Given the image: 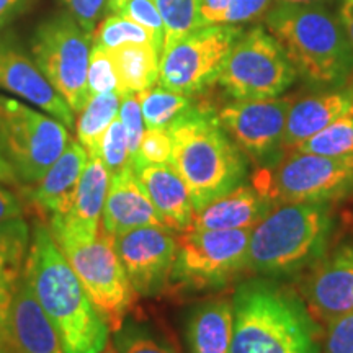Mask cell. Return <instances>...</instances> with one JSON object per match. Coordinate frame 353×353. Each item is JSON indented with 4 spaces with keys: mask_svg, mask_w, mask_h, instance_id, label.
I'll return each mask as SVG.
<instances>
[{
    "mask_svg": "<svg viewBox=\"0 0 353 353\" xmlns=\"http://www.w3.org/2000/svg\"><path fill=\"white\" fill-rule=\"evenodd\" d=\"M59 2L64 6L65 12L70 13L88 33L94 32L99 21L103 19L108 6V0H59Z\"/></svg>",
    "mask_w": 353,
    "mask_h": 353,
    "instance_id": "40",
    "label": "cell"
},
{
    "mask_svg": "<svg viewBox=\"0 0 353 353\" xmlns=\"http://www.w3.org/2000/svg\"><path fill=\"white\" fill-rule=\"evenodd\" d=\"M293 151L319 154V156L327 157L353 156V108L312 138L304 141Z\"/></svg>",
    "mask_w": 353,
    "mask_h": 353,
    "instance_id": "30",
    "label": "cell"
},
{
    "mask_svg": "<svg viewBox=\"0 0 353 353\" xmlns=\"http://www.w3.org/2000/svg\"><path fill=\"white\" fill-rule=\"evenodd\" d=\"M10 345L12 342L7 329V316L0 312V353H8V347Z\"/></svg>",
    "mask_w": 353,
    "mask_h": 353,
    "instance_id": "46",
    "label": "cell"
},
{
    "mask_svg": "<svg viewBox=\"0 0 353 353\" xmlns=\"http://www.w3.org/2000/svg\"><path fill=\"white\" fill-rule=\"evenodd\" d=\"M242 33L236 25H203L162 51L159 85L195 95L216 82L232 44Z\"/></svg>",
    "mask_w": 353,
    "mask_h": 353,
    "instance_id": "11",
    "label": "cell"
},
{
    "mask_svg": "<svg viewBox=\"0 0 353 353\" xmlns=\"http://www.w3.org/2000/svg\"><path fill=\"white\" fill-rule=\"evenodd\" d=\"M353 108V85H337L324 94L294 100L286 120L283 149L293 151Z\"/></svg>",
    "mask_w": 353,
    "mask_h": 353,
    "instance_id": "21",
    "label": "cell"
},
{
    "mask_svg": "<svg viewBox=\"0 0 353 353\" xmlns=\"http://www.w3.org/2000/svg\"><path fill=\"white\" fill-rule=\"evenodd\" d=\"M121 99L123 95L118 92L94 95L87 100L85 107L77 113V141L85 148L88 157L95 156L105 131L118 118Z\"/></svg>",
    "mask_w": 353,
    "mask_h": 353,
    "instance_id": "27",
    "label": "cell"
},
{
    "mask_svg": "<svg viewBox=\"0 0 353 353\" xmlns=\"http://www.w3.org/2000/svg\"><path fill=\"white\" fill-rule=\"evenodd\" d=\"M92 46V33L68 12L44 20L32 37L34 63L74 114L88 100L87 70Z\"/></svg>",
    "mask_w": 353,
    "mask_h": 353,
    "instance_id": "8",
    "label": "cell"
},
{
    "mask_svg": "<svg viewBox=\"0 0 353 353\" xmlns=\"http://www.w3.org/2000/svg\"><path fill=\"white\" fill-rule=\"evenodd\" d=\"M7 329L17 353H64L59 334L23 276L7 311Z\"/></svg>",
    "mask_w": 353,
    "mask_h": 353,
    "instance_id": "19",
    "label": "cell"
},
{
    "mask_svg": "<svg viewBox=\"0 0 353 353\" xmlns=\"http://www.w3.org/2000/svg\"><path fill=\"white\" fill-rule=\"evenodd\" d=\"M145 128H169L180 114L193 107L192 97L162 85H154L138 94Z\"/></svg>",
    "mask_w": 353,
    "mask_h": 353,
    "instance_id": "28",
    "label": "cell"
},
{
    "mask_svg": "<svg viewBox=\"0 0 353 353\" xmlns=\"http://www.w3.org/2000/svg\"><path fill=\"white\" fill-rule=\"evenodd\" d=\"M254 185L270 198L273 206L341 200L353 193V156L290 151L276 164L259 172Z\"/></svg>",
    "mask_w": 353,
    "mask_h": 353,
    "instance_id": "7",
    "label": "cell"
},
{
    "mask_svg": "<svg viewBox=\"0 0 353 353\" xmlns=\"http://www.w3.org/2000/svg\"><path fill=\"white\" fill-rule=\"evenodd\" d=\"M33 0H0V32L21 15Z\"/></svg>",
    "mask_w": 353,
    "mask_h": 353,
    "instance_id": "42",
    "label": "cell"
},
{
    "mask_svg": "<svg viewBox=\"0 0 353 353\" xmlns=\"http://www.w3.org/2000/svg\"><path fill=\"white\" fill-rule=\"evenodd\" d=\"M123 2V0H108V6H107V12H113L114 8H117L120 3Z\"/></svg>",
    "mask_w": 353,
    "mask_h": 353,
    "instance_id": "48",
    "label": "cell"
},
{
    "mask_svg": "<svg viewBox=\"0 0 353 353\" xmlns=\"http://www.w3.org/2000/svg\"><path fill=\"white\" fill-rule=\"evenodd\" d=\"M231 353H322L319 322L294 290L255 278L232 298Z\"/></svg>",
    "mask_w": 353,
    "mask_h": 353,
    "instance_id": "2",
    "label": "cell"
},
{
    "mask_svg": "<svg viewBox=\"0 0 353 353\" xmlns=\"http://www.w3.org/2000/svg\"><path fill=\"white\" fill-rule=\"evenodd\" d=\"M88 162V152L77 139H70L65 151L37 182L32 190V200L39 208L54 214L69 210Z\"/></svg>",
    "mask_w": 353,
    "mask_h": 353,
    "instance_id": "23",
    "label": "cell"
},
{
    "mask_svg": "<svg viewBox=\"0 0 353 353\" xmlns=\"http://www.w3.org/2000/svg\"><path fill=\"white\" fill-rule=\"evenodd\" d=\"M231 0H198L200 6V26L218 25Z\"/></svg>",
    "mask_w": 353,
    "mask_h": 353,
    "instance_id": "41",
    "label": "cell"
},
{
    "mask_svg": "<svg viewBox=\"0 0 353 353\" xmlns=\"http://www.w3.org/2000/svg\"><path fill=\"white\" fill-rule=\"evenodd\" d=\"M0 88L43 110L68 130L76 128V114L10 34H0Z\"/></svg>",
    "mask_w": 353,
    "mask_h": 353,
    "instance_id": "16",
    "label": "cell"
},
{
    "mask_svg": "<svg viewBox=\"0 0 353 353\" xmlns=\"http://www.w3.org/2000/svg\"><path fill=\"white\" fill-rule=\"evenodd\" d=\"M95 156L103 162L105 167H107L110 176L120 174L123 169L131 165L126 132L118 118L110 125L108 130L105 131L103 138L100 139Z\"/></svg>",
    "mask_w": 353,
    "mask_h": 353,
    "instance_id": "33",
    "label": "cell"
},
{
    "mask_svg": "<svg viewBox=\"0 0 353 353\" xmlns=\"http://www.w3.org/2000/svg\"><path fill=\"white\" fill-rule=\"evenodd\" d=\"M63 255L107 319L110 329L118 332L134 303L136 291L117 252L114 237L100 226L94 241L70 247Z\"/></svg>",
    "mask_w": 353,
    "mask_h": 353,
    "instance_id": "12",
    "label": "cell"
},
{
    "mask_svg": "<svg viewBox=\"0 0 353 353\" xmlns=\"http://www.w3.org/2000/svg\"><path fill=\"white\" fill-rule=\"evenodd\" d=\"M156 6L164 23L162 51L200 26L198 0H156Z\"/></svg>",
    "mask_w": 353,
    "mask_h": 353,
    "instance_id": "31",
    "label": "cell"
},
{
    "mask_svg": "<svg viewBox=\"0 0 353 353\" xmlns=\"http://www.w3.org/2000/svg\"><path fill=\"white\" fill-rule=\"evenodd\" d=\"M0 182L7 185H15L19 182V175L15 174L12 164L7 161L2 151H0Z\"/></svg>",
    "mask_w": 353,
    "mask_h": 353,
    "instance_id": "45",
    "label": "cell"
},
{
    "mask_svg": "<svg viewBox=\"0 0 353 353\" xmlns=\"http://www.w3.org/2000/svg\"><path fill=\"white\" fill-rule=\"evenodd\" d=\"M114 343L120 353H175L170 347L138 329H120L114 337Z\"/></svg>",
    "mask_w": 353,
    "mask_h": 353,
    "instance_id": "38",
    "label": "cell"
},
{
    "mask_svg": "<svg viewBox=\"0 0 353 353\" xmlns=\"http://www.w3.org/2000/svg\"><path fill=\"white\" fill-rule=\"evenodd\" d=\"M110 172L97 156L88 157L69 210L51 218V236L61 252L95 239L101 226Z\"/></svg>",
    "mask_w": 353,
    "mask_h": 353,
    "instance_id": "15",
    "label": "cell"
},
{
    "mask_svg": "<svg viewBox=\"0 0 353 353\" xmlns=\"http://www.w3.org/2000/svg\"><path fill=\"white\" fill-rule=\"evenodd\" d=\"M114 245L136 294L156 296L172 278L176 237L167 226H144L114 236Z\"/></svg>",
    "mask_w": 353,
    "mask_h": 353,
    "instance_id": "14",
    "label": "cell"
},
{
    "mask_svg": "<svg viewBox=\"0 0 353 353\" xmlns=\"http://www.w3.org/2000/svg\"><path fill=\"white\" fill-rule=\"evenodd\" d=\"M339 17L345 30L348 41L353 48V0H341V7H339Z\"/></svg>",
    "mask_w": 353,
    "mask_h": 353,
    "instance_id": "44",
    "label": "cell"
},
{
    "mask_svg": "<svg viewBox=\"0 0 353 353\" xmlns=\"http://www.w3.org/2000/svg\"><path fill=\"white\" fill-rule=\"evenodd\" d=\"M334 228L329 203L273 206L250 234L247 270L281 278L312 268L327 252Z\"/></svg>",
    "mask_w": 353,
    "mask_h": 353,
    "instance_id": "5",
    "label": "cell"
},
{
    "mask_svg": "<svg viewBox=\"0 0 353 353\" xmlns=\"http://www.w3.org/2000/svg\"><path fill=\"white\" fill-rule=\"evenodd\" d=\"M272 2L273 0H231L221 23L236 26L250 23L270 10Z\"/></svg>",
    "mask_w": 353,
    "mask_h": 353,
    "instance_id": "39",
    "label": "cell"
},
{
    "mask_svg": "<svg viewBox=\"0 0 353 353\" xmlns=\"http://www.w3.org/2000/svg\"><path fill=\"white\" fill-rule=\"evenodd\" d=\"M17 218H21V206L19 200L7 188L0 187V223Z\"/></svg>",
    "mask_w": 353,
    "mask_h": 353,
    "instance_id": "43",
    "label": "cell"
},
{
    "mask_svg": "<svg viewBox=\"0 0 353 353\" xmlns=\"http://www.w3.org/2000/svg\"><path fill=\"white\" fill-rule=\"evenodd\" d=\"M38 303L59 334L64 353H100L110 325L83 288L48 228L37 224L25 275Z\"/></svg>",
    "mask_w": 353,
    "mask_h": 353,
    "instance_id": "1",
    "label": "cell"
},
{
    "mask_svg": "<svg viewBox=\"0 0 353 353\" xmlns=\"http://www.w3.org/2000/svg\"><path fill=\"white\" fill-rule=\"evenodd\" d=\"M303 294L311 314L322 324L353 312V242L325 254L311 268Z\"/></svg>",
    "mask_w": 353,
    "mask_h": 353,
    "instance_id": "17",
    "label": "cell"
},
{
    "mask_svg": "<svg viewBox=\"0 0 353 353\" xmlns=\"http://www.w3.org/2000/svg\"><path fill=\"white\" fill-rule=\"evenodd\" d=\"M121 92L141 94L159 82L161 50L154 44H125L112 50Z\"/></svg>",
    "mask_w": 353,
    "mask_h": 353,
    "instance_id": "26",
    "label": "cell"
},
{
    "mask_svg": "<svg viewBox=\"0 0 353 353\" xmlns=\"http://www.w3.org/2000/svg\"><path fill=\"white\" fill-rule=\"evenodd\" d=\"M110 13H117V15L144 26L159 41H164V23H162L156 0H123L120 6Z\"/></svg>",
    "mask_w": 353,
    "mask_h": 353,
    "instance_id": "35",
    "label": "cell"
},
{
    "mask_svg": "<svg viewBox=\"0 0 353 353\" xmlns=\"http://www.w3.org/2000/svg\"><path fill=\"white\" fill-rule=\"evenodd\" d=\"M174 141L170 164L187 183L195 213L244 182L247 162L218 114L192 107L167 128Z\"/></svg>",
    "mask_w": 353,
    "mask_h": 353,
    "instance_id": "3",
    "label": "cell"
},
{
    "mask_svg": "<svg viewBox=\"0 0 353 353\" xmlns=\"http://www.w3.org/2000/svg\"><path fill=\"white\" fill-rule=\"evenodd\" d=\"M298 72L281 44L257 25L239 34L216 82L234 100H265L285 94Z\"/></svg>",
    "mask_w": 353,
    "mask_h": 353,
    "instance_id": "6",
    "label": "cell"
},
{
    "mask_svg": "<svg viewBox=\"0 0 353 353\" xmlns=\"http://www.w3.org/2000/svg\"><path fill=\"white\" fill-rule=\"evenodd\" d=\"M324 0H275V3H290V6H306V3H322Z\"/></svg>",
    "mask_w": 353,
    "mask_h": 353,
    "instance_id": "47",
    "label": "cell"
},
{
    "mask_svg": "<svg viewBox=\"0 0 353 353\" xmlns=\"http://www.w3.org/2000/svg\"><path fill=\"white\" fill-rule=\"evenodd\" d=\"M293 97L234 100L223 107L218 120L242 154L257 162H270L283 149L286 120Z\"/></svg>",
    "mask_w": 353,
    "mask_h": 353,
    "instance_id": "13",
    "label": "cell"
},
{
    "mask_svg": "<svg viewBox=\"0 0 353 353\" xmlns=\"http://www.w3.org/2000/svg\"><path fill=\"white\" fill-rule=\"evenodd\" d=\"M70 139L68 128L56 118L0 95V151L25 182L37 183Z\"/></svg>",
    "mask_w": 353,
    "mask_h": 353,
    "instance_id": "9",
    "label": "cell"
},
{
    "mask_svg": "<svg viewBox=\"0 0 353 353\" xmlns=\"http://www.w3.org/2000/svg\"><path fill=\"white\" fill-rule=\"evenodd\" d=\"M92 44L107 50H117L125 44H154L162 52V43L149 30L117 13H108L99 21L92 32Z\"/></svg>",
    "mask_w": 353,
    "mask_h": 353,
    "instance_id": "29",
    "label": "cell"
},
{
    "mask_svg": "<svg viewBox=\"0 0 353 353\" xmlns=\"http://www.w3.org/2000/svg\"><path fill=\"white\" fill-rule=\"evenodd\" d=\"M100 353H120V352H118L117 350V348H114V345H113V343H107V345H105V348H103V350H101Z\"/></svg>",
    "mask_w": 353,
    "mask_h": 353,
    "instance_id": "49",
    "label": "cell"
},
{
    "mask_svg": "<svg viewBox=\"0 0 353 353\" xmlns=\"http://www.w3.org/2000/svg\"><path fill=\"white\" fill-rule=\"evenodd\" d=\"M322 353H353V312L325 324Z\"/></svg>",
    "mask_w": 353,
    "mask_h": 353,
    "instance_id": "37",
    "label": "cell"
},
{
    "mask_svg": "<svg viewBox=\"0 0 353 353\" xmlns=\"http://www.w3.org/2000/svg\"><path fill=\"white\" fill-rule=\"evenodd\" d=\"M118 120L121 121L123 128H125L126 139H128V149H130V157H131V164H132L136 156H138L141 139H143V134L145 131L144 118H143V113H141L138 94L123 95L120 113H118Z\"/></svg>",
    "mask_w": 353,
    "mask_h": 353,
    "instance_id": "36",
    "label": "cell"
},
{
    "mask_svg": "<svg viewBox=\"0 0 353 353\" xmlns=\"http://www.w3.org/2000/svg\"><path fill=\"white\" fill-rule=\"evenodd\" d=\"M87 92L88 99L94 95L118 92L123 95L117 64H114L112 50L101 46H92L90 63L87 70Z\"/></svg>",
    "mask_w": 353,
    "mask_h": 353,
    "instance_id": "32",
    "label": "cell"
},
{
    "mask_svg": "<svg viewBox=\"0 0 353 353\" xmlns=\"http://www.w3.org/2000/svg\"><path fill=\"white\" fill-rule=\"evenodd\" d=\"M234 311L232 301L213 299L192 312L187 325L192 353H231Z\"/></svg>",
    "mask_w": 353,
    "mask_h": 353,
    "instance_id": "24",
    "label": "cell"
},
{
    "mask_svg": "<svg viewBox=\"0 0 353 353\" xmlns=\"http://www.w3.org/2000/svg\"><path fill=\"white\" fill-rule=\"evenodd\" d=\"M172 151L174 141L167 128H145L132 167L139 164H170Z\"/></svg>",
    "mask_w": 353,
    "mask_h": 353,
    "instance_id": "34",
    "label": "cell"
},
{
    "mask_svg": "<svg viewBox=\"0 0 353 353\" xmlns=\"http://www.w3.org/2000/svg\"><path fill=\"white\" fill-rule=\"evenodd\" d=\"M272 208L273 203L262 190L241 183L196 211L190 229H254Z\"/></svg>",
    "mask_w": 353,
    "mask_h": 353,
    "instance_id": "22",
    "label": "cell"
},
{
    "mask_svg": "<svg viewBox=\"0 0 353 353\" xmlns=\"http://www.w3.org/2000/svg\"><path fill=\"white\" fill-rule=\"evenodd\" d=\"M252 229H187L176 237L170 280L193 290L218 288L247 270Z\"/></svg>",
    "mask_w": 353,
    "mask_h": 353,
    "instance_id": "10",
    "label": "cell"
},
{
    "mask_svg": "<svg viewBox=\"0 0 353 353\" xmlns=\"http://www.w3.org/2000/svg\"><path fill=\"white\" fill-rule=\"evenodd\" d=\"M265 26L307 82L341 85L350 76L353 48L341 17L324 3H275L265 13Z\"/></svg>",
    "mask_w": 353,
    "mask_h": 353,
    "instance_id": "4",
    "label": "cell"
},
{
    "mask_svg": "<svg viewBox=\"0 0 353 353\" xmlns=\"http://www.w3.org/2000/svg\"><path fill=\"white\" fill-rule=\"evenodd\" d=\"M101 226L113 237L136 228L165 226L164 219L139 183L132 164L120 174L110 176Z\"/></svg>",
    "mask_w": 353,
    "mask_h": 353,
    "instance_id": "18",
    "label": "cell"
},
{
    "mask_svg": "<svg viewBox=\"0 0 353 353\" xmlns=\"http://www.w3.org/2000/svg\"><path fill=\"white\" fill-rule=\"evenodd\" d=\"M28 241V226L21 218L0 223V312L3 316L23 278Z\"/></svg>",
    "mask_w": 353,
    "mask_h": 353,
    "instance_id": "25",
    "label": "cell"
},
{
    "mask_svg": "<svg viewBox=\"0 0 353 353\" xmlns=\"http://www.w3.org/2000/svg\"><path fill=\"white\" fill-rule=\"evenodd\" d=\"M134 174L165 226L180 232L190 229L195 206L187 183L175 167L172 164H139L134 167Z\"/></svg>",
    "mask_w": 353,
    "mask_h": 353,
    "instance_id": "20",
    "label": "cell"
}]
</instances>
